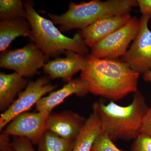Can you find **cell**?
Segmentation results:
<instances>
[{
    "mask_svg": "<svg viewBox=\"0 0 151 151\" xmlns=\"http://www.w3.org/2000/svg\"><path fill=\"white\" fill-rule=\"evenodd\" d=\"M139 76L121 60L102 59L90 53L80 73L89 92L113 101L137 92Z\"/></svg>",
    "mask_w": 151,
    "mask_h": 151,
    "instance_id": "obj_1",
    "label": "cell"
},
{
    "mask_svg": "<svg viewBox=\"0 0 151 151\" xmlns=\"http://www.w3.org/2000/svg\"><path fill=\"white\" fill-rule=\"evenodd\" d=\"M96 104L102 132L111 140H134L139 136L143 118L149 108L140 92L134 93L132 103L127 106H121L113 101L107 105L103 101Z\"/></svg>",
    "mask_w": 151,
    "mask_h": 151,
    "instance_id": "obj_2",
    "label": "cell"
},
{
    "mask_svg": "<svg viewBox=\"0 0 151 151\" xmlns=\"http://www.w3.org/2000/svg\"><path fill=\"white\" fill-rule=\"evenodd\" d=\"M24 7L27 19L31 26L32 41L44 53L48 60L50 57H59L65 50H70L78 54H89V47L86 45L80 32L73 38L63 35L50 20L41 16L34 8L32 1H25Z\"/></svg>",
    "mask_w": 151,
    "mask_h": 151,
    "instance_id": "obj_3",
    "label": "cell"
},
{
    "mask_svg": "<svg viewBox=\"0 0 151 151\" xmlns=\"http://www.w3.org/2000/svg\"><path fill=\"white\" fill-rule=\"evenodd\" d=\"M138 6L137 0H92L76 4L71 2L68 9L61 15L47 13L54 24L60 25L61 32L75 29H82L103 18L130 12Z\"/></svg>",
    "mask_w": 151,
    "mask_h": 151,
    "instance_id": "obj_4",
    "label": "cell"
},
{
    "mask_svg": "<svg viewBox=\"0 0 151 151\" xmlns=\"http://www.w3.org/2000/svg\"><path fill=\"white\" fill-rule=\"evenodd\" d=\"M140 20L132 17L122 27L92 47L90 54L102 59H118L126 54L139 30Z\"/></svg>",
    "mask_w": 151,
    "mask_h": 151,
    "instance_id": "obj_5",
    "label": "cell"
},
{
    "mask_svg": "<svg viewBox=\"0 0 151 151\" xmlns=\"http://www.w3.org/2000/svg\"><path fill=\"white\" fill-rule=\"evenodd\" d=\"M47 60L44 53L32 42L21 48L2 52L0 67L14 70L22 77H31Z\"/></svg>",
    "mask_w": 151,
    "mask_h": 151,
    "instance_id": "obj_6",
    "label": "cell"
},
{
    "mask_svg": "<svg viewBox=\"0 0 151 151\" xmlns=\"http://www.w3.org/2000/svg\"><path fill=\"white\" fill-rule=\"evenodd\" d=\"M47 76H41L35 81H30L24 91L19 93L18 98L0 117V131H3L14 118L27 112L47 93L53 92L57 85L50 83Z\"/></svg>",
    "mask_w": 151,
    "mask_h": 151,
    "instance_id": "obj_7",
    "label": "cell"
},
{
    "mask_svg": "<svg viewBox=\"0 0 151 151\" xmlns=\"http://www.w3.org/2000/svg\"><path fill=\"white\" fill-rule=\"evenodd\" d=\"M151 18V14L142 15L137 35L120 59L139 75L151 70V31L148 25Z\"/></svg>",
    "mask_w": 151,
    "mask_h": 151,
    "instance_id": "obj_8",
    "label": "cell"
},
{
    "mask_svg": "<svg viewBox=\"0 0 151 151\" xmlns=\"http://www.w3.org/2000/svg\"><path fill=\"white\" fill-rule=\"evenodd\" d=\"M48 112H25L14 118L3 131L13 137L27 139L33 145L39 141L46 131Z\"/></svg>",
    "mask_w": 151,
    "mask_h": 151,
    "instance_id": "obj_9",
    "label": "cell"
},
{
    "mask_svg": "<svg viewBox=\"0 0 151 151\" xmlns=\"http://www.w3.org/2000/svg\"><path fill=\"white\" fill-rule=\"evenodd\" d=\"M64 58H57L48 61L43 67L44 72L50 79L62 78L67 83L71 81L73 76L84 68L86 55L70 50H65Z\"/></svg>",
    "mask_w": 151,
    "mask_h": 151,
    "instance_id": "obj_10",
    "label": "cell"
},
{
    "mask_svg": "<svg viewBox=\"0 0 151 151\" xmlns=\"http://www.w3.org/2000/svg\"><path fill=\"white\" fill-rule=\"evenodd\" d=\"M86 119L73 111L50 113L47 120L46 131L68 140L75 141Z\"/></svg>",
    "mask_w": 151,
    "mask_h": 151,
    "instance_id": "obj_11",
    "label": "cell"
},
{
    "mask_svg": "<svg viewBox=\"0 0 151 151\" xmlns=\"http://www.w3.org/2000/svg\"><path fill=\"white\" fill-rule=\"evenodd\" d=\"M130 12L103 18L80 32L86 45L91 48L126 23L131 18Z\"/></svg>",
    "mask_w": 151,
    "mask_h": 151,
    "instance_id": "obj_12",
    "label": "cell"
},
{
    "mask_svg": "<svg viewBox=\"0 0 151 151\" xmlns=\"http://www.w3.org/2000/svg\"><path fill=\"white\" fill-rule=\"evenodd\" d=\"M89 92L86 83L81 78L72 79L61 89L50 92L48 96L42 98L36 104V110L37 112L51 113L54 108L70 95L75 94L83 97Z\"/></svg>",
    "mask_w": 151,
    "mask_h": 151,
    "instance_id": "obj_13",
    "label": "cell"
},
{
    "mask_svg": "<svg viewBox=\"0 0 151 151\" xmlns=\"http://www.w3.org/2000/svg\"><path fill=\"white\" fill-rule=\"evenodd\" d=\"M93 111L86 119L83 127L74 141L72 151H91L96 139L102 132L101 119L96 103Z\"/></svg>",
    "mask_w": 151,
    "mask_h": 151,
    "instance_id": "obj_14",
    "label": "cell"
},
{
    "mask_svg": "<svg viewBox=\"0 0 151 151\" xmlns=\"http://www.w3.org/2000/svg\"><path fill=\"white\" fill-rule=\"evenodd\" d=\"M32 40V31L29 21L23 18H14L0 22V51L6 50L11 42L19 37Z\"/></svg>",
    "mask_w": 151,
    "mask_h": 151,
    "instance_id": "obj_15",
    "label": "cell"
},
{
    "mask_svg": "<svg viewBox=\"0 0 151 151\" xmlns=\"http://www.w3.org/2000/svg\"><path fill=\"white\" fill-rule=\"evenodd\" d=\"M17 73H0V111L5 112L15 100L16 97L28 84Z\"/></svg>",
    "mask_w": 151,
    "mask_h": 151,
    "instance_id": "obj_16",
    "label": "cell"
},
{
    "mask_svg": "<svg viewBox=\"0 0 151 151\" xmlns=\"http://www.w3.org/2000/svg\"><path fill=\"white\" fill-rule=\"evenodd\" d=\"M74 142L46 131L38 143L37 151H72Z\"/></svg>",
    "mask_w": 151,
    "mask_h": 151,
    "instance_id": "obj_17",
    "label": "cell"
},
{
    "mask_svg": "<svg viewBox=\"0 0 151 151\" xmlns=\"http://www.w3.org/2000/svg\"><path fill=\"white\" fill-rule=\"evenodd\" d=\"M14 18L27 19V14L24 2L21 0H1L0 19L1 20Z\"/></svg>",
    "mask_w": 151,
    "mask_h": 151,
    "instance_id": "obj_18",
    "label": "cell"
},
{
    "mask_svg": "<svg viewBox=\"0 0 151 151\" xmlns=\"http://www.w3.org/2000/svg\"><path fill=\"white\" fill-rule=\"evenodd\" d=\"M91 151H122L118 148L113 141L102 132L93 144Z\"/></svg>",
    "mask_w": 151,
    "mask_h": 151,
    "instance_id": "obj_19",
    "label": "cell"
},
{
    "mask_svg": "<svg viewBox=\"0 0 151 151\" xmlns=\"http://www.w3.org/2000/svg\"><path fill=\"white\" fill-rule=\"evenodd\" d=\"M131 151H151V137L140 135L134 140Z\"/></svg>",
    "mask_w": 151,
    "mask_h": 151,
    "instance_id": "obj_20",
    "label": "cell"
},
{
    "mask_svg": "<svg viewBox=\"0 0 151 151\" xmlns=\"http://www.w3.org/2000/svg\"><path fill=\"white\" fill-rule=\"evenodd\" d=\"M12 143L15 151H35L33 144L26 138L13 137Z\"/></svg>",
    "mask_w": 151,
    "mask_h": 151,
    "instance_id": "obj_21",
    "label": "cell"
},
{
    "mask_svg": "<svg viewBox=\"0 0 151 151\" xmlns=\"http://www.w3.org/2000/svg\"><path fill=\"white\" fill-rule=\"evenodd\" d=\"M140 135L151 137V107L148 108L143 118Z\"/></svg>",
    "mask_w": 151,
    "mask_h": 151,
    "instance_id": "obj_22",
    "label": "cell"
},
{
    "mask_svg": "<svg viewBox=\"0 0 151 151\" xmlns=\"http://www.w3.org/2000/svg\"><path fill=\"white\" fill-rule=\"evenodd\" d=\"M10 135L2 131L0 134V150L1 151H15L11 142Z\"/></svg>",
    "mask_w": 151,
    "mask_h": 151,
    "instance_id": "obj_23",
    "label": "cell"
},
{
    "mask_svg": "<svg viewBox=\"0 0 151 151\" xmlns=\"http://www.w3.org/2000/svg\"><path fill=\"white\" fill-rule=\"evenodd\" d=\"M138 7L142 15L151 14V0H137Z\"/></svg>",
    "mask_w": 151,
    "mask_h": 151,
    "instance_id": "obj_24",
    "label": "cell"
},
{
    "mask_svg": "<svg viewBox=\"0 0 151 151\" xmlns=\"http://www.w3.org/2000/svg\"><path fill=\"white\" fill-rule=\"evenodd\" d=\"M143 78L145 81L149 82L151 85V70L143 75Z\"/></svg>",
    "mask_w": 151,
    "mask_h": 151,
    "instance_id": "obj_25",
    "label": "cell"
}]
</instances>
